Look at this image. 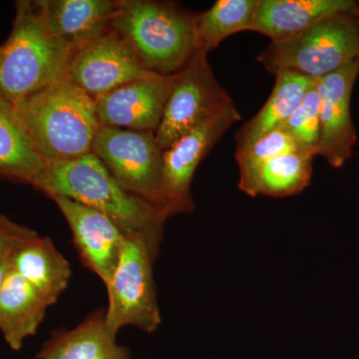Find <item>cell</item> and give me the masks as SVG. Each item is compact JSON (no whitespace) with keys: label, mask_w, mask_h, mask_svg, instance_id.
<instances>
[{"label":"cell","mask_w":359,"mask_h":359,"mask_svg":"<svg viewBox=\"0 0 359 359\" xmlns=\"http://www.w3.org/2000/svg\"><path fill=\"white\" fill-rule=\"evenodd\" d=\"M33 188L47 197H65L102 212L127 235L138 236L156 257L164 237L166 215L137 199L113 179L93 153L47 163Z\"/></svg>","instance_id":"cell-1"},{"label":"cell","mask_w":359,"mask_h":359,"mask_svg":"<svg viewBox=\"0 0 359 359\" xmlns=\"http://www.w3.org/2000/svg\"><path fill=\"white\" fill-rule=\"evenodd\" d=\"M14 106L33 145L47 163L74 160L91 153L101 127L95 99L69 77Z\"/></svg>","instance_id":"cell-2"},{"label":"cell","mask_w":359,"mask_h":359,"mask_svg":"<svg viewBox=\"0 0 359 359\" xmlns=\"http://www.w3.org/2000/svg\"><path fill=\"white\" fill-rule=\"evenodd\" d=\"M196 18L197 14L175 2L119 0L110 27L146 70L172 76L200 50Z\"/></svg>","instance_id":"cell-3"},{"label":"cell","mask_w":359,"mask_h":359,"mask_svg":"<svg viewBox=\"0 0 359 359\" xmlns=\"http://www.w3.org/2000/svg\"><path fill=\"white\" fill-rule=\"evenodd\" d=\"M74 52L49 32L36 0H18L13 29L0 45V96L16 105L68 76Z\"/></svg>","instance_id":"cell-4"},{"label":"cell","mask_w":359,"mask_h":359,"mask_svg":"<svg viewBox=\"0 0 359 359\" xmlns=\"http://www.w3.org/2000/svg\"><path fill=\"white\" fill-rule=\"evenodd\" d=\"M359 58V16L337 14L306 32L271 43L257 61L273 75L292 71L320 79Z\"/></svg>","instance_id":"cell-5"},{"label":"cell","mask_w":359,"mask_h":359,"mask_svg":"<svg viewBox=\"0 0 359 359\" xmlns=\"http://www.w3.org/2000/svg\"><path fill=\"white\" fill-rule=\"evenodd\" d=\"M91 153L130 195L170 218L163 178V151L155 132L111 128L97 131Z\"/></svg>","instance_id":"cell-6"},{"label":"cell","mask_w":359,"mask_h":359,"mask_svg":"<svg viewBox=\"0 0 359 359\" xmlns=\"http://www.w3.org/2000/svg\"><path fill=\"white\" fill-rule=\"evenodd\" d=\"M156 259L143 238L125 236L119 263L105 285V323L114 337L126 327L153 334L162 323L153 276Z\"/></svg>","instance_id":"cell-7"},{"label":"cell","mask_w":359,"mask_h":359,"mask_svg":"<svg viewBox=\"0 0 359 359\" xmlns=\"http://www.w3.org/2000/svg\"><path fill=\"white\" fill-rule=\"evenodd\" d=\"M233 104L230 94L215 76L208 54L198 50L186 67L173 75L164 113L155 133L160 148L167 150L201 123Z\"/></svg>","instance_id":"cell-8"},{"label":"cell","mask_w":359,"mask_h":359,"mask_svg":"<svg viewBox=\"0 0 359 359\" xmlns=\"http://www.w3.org/2000/svg\"><path fill=\"white\" fill-rule=\"evenodd\" d=\"M240 120V112L233 104L163 151L164 190L171 216L194 211L192 183L196 170L219 139Z\"/></svg>","instance_id":"cell-9"},{"label":"cell","mask_w":359,"mask_h":359,"mask_svg":"<svg viewBox=\"0 0 359 359\" xmlns=\"http://www.w3.org/2000/svg\"><path fill=\"white\" fill-rule=\"evenodd\" d=\"M149 74L131 47L111 27L75 50L67 72L94 99Z\"/></svg>","instance_id":"cell-10"},{"label":"cell","mask_w":359,"mask_h":359,"mask_svg":"<svg viewBox=\"0 0 359 359\" xmlns=\"http://www.w3.org/2000/svg\"><path fill=\"white\" fill-rule=\"evenodd\" d=\"M358 74L359 58L318 79L320 133L316 156L337 169L353 156L358 141L351 118V99Z\"/></svg>","instance_id":"cell-11"},{"label":"cell","mask_w":359,"mask_h":359,"mask_svg":"<svg viewBox=\"0 0 359 359\" xmlns=\"http://www.w3.org/2000/svg\"><path fill=\"white\" fill-rule=\"evenodd\" d=\"M172 80L173 75L151 73L98 97L95 105L100 126L156 133Z\"/></svg>","instance_id":"cell-12"},{"label":"cell","mask_w":359,"mask_h":359,"mask_svg":"<svg viewBox=\"0 0 359 359\" xmlns=\"http://www.w3.org/2000/svg\"><path fill=\"white\" fill-rule=\"evenodd\" d=\"M65 217L80 259L104 285L119 263L125 233L115 222L92 208L65 197L51 198Z\"/></svg>","instance_id":"cell-13"},{"label":"cell","mask_w":359,"mask_h":359,"mask_svg":"<svg viewBox=\"0 0 359 359\" xmlns=\"http://www.w3.org/2000/svg\"><path fill=\"white\" fill-rule=\"evenodd\" d=\"M359 16L353 0H259L250 32L271 41L290 39L337 14Z\"/></svg>","instance_id":"cell-14"},{"label":"cell","mask_w":359,"mask_h":359,"mask_svg":"<svg viewBox=\"0 0 359 359\" xmlns=\"http://www.w3.org/2000/svg\"><path fill=\"white\" fill-rule=\"evenodd\" d=\"M36 1L51 34L74 50L109 29L118 4L113 0Z\"/></svg>","instance_id":"cell-15"},{"label":"cell","mask_w":359,"mask_h":359,"mask_svg":"<svg viewBox=\"0 0 359 359\" xmlns=\"http://www.w3.org/2000/svg\"><path fill=\"white\" fill-rule=\"evenodd\" d=\"M34 359H136L120 346L105 323V309H98L71 330L54 332Z\"/></svg>","instance_id":"cell-16"},{"label":"cell","mask_w":359,"mask_h":359,"mask_svg":"<svg viewBox=\"0 0 359 359\" xmlns=\"http://www.w3.org/2000/svg\"><path fill=\"white\" fill-rule=\"evenodd\" d=\"M11 268L36 290L49 306L57 302L69 285V262L51 238L35 237L23 243L9 259Z\"/></svg>","instance_id":"cell-17"},{"label":"cell","mask_w":359,"mask_h":359,"mask_svg":"<svg viewBox=\"0 0 359 359\" xmlns=\"http://www.w3.org/2000/svg\"><path fill=\"white\" fill-rule=\"evenodd\" d=\"M49 304L20 275L9 269L0 290V332L7 346L20 351L34 337Z\"/></svg>","instance_id":"cell-18"},{"label":"cell","mask_w":359,"mask_h":359,"mask_svg":"<svg viewBox=\"0 0 359 359\" xmlns=\"http://www.w3.org/2000/svg\"><path fill=\"white\" fill-rule=\"evenodd\" d=\"M46 166L15 106L0 96V179L33 186Z\"/></svg>","instance_id":"cell-19"},{"label":"cell","mask_w":359,"mask_h":359,"mask_svg":"<svg viewBox=\"0 0 359 359\" xmlns=\"http://www.w3.org/2000/svg\"><path fill=\"white\" fill-rule=\"evenodd\" d=\"M266 102L237 134V148L254 143L264 135L280 128L301 104L316 79L292 71H280Z\"/></svg>","instance_id":"cell-20"},{"label":"cell","mask_w":359,"mask_h":359,"mask_svg":"<svg viewBox=\"0 0 359 359\" xmlns=\"http://www.w3.org/2000/svg\"><path fill=\"white\" fill-rule=\"evenodd\" d=\"M316 157L295 150L269 160L257 171L247 195L285 198L302 193L311 184Z\"/></svg>","instance_id":"cell-21"},{"label":"cell","mask_w":359,"mask_h":359,"mask_svg":"<svg viewBox=\"0 0 359 359\" xmlns=\"http://www.w3.org/2000/svg\"><path fill=\"white\" fill-rule=\"evenodd\" d=\"M257 6L259 0H218L208 11L197 13L200 50L210 53L231 35L250 30Z\"/></svg>","instance_id":"cell-22"},{"label":"cell","mask_w":359,"mask_h":359,"mask_svg":"<svg viewBox=\"0 0 359 359\" xmlns=\"http://www.w3.org/2000/svg\"><path fill=\"white\" fill-rule=\"evenodd\" d=\"M299 150L294 139L282 128L264 135L259 140L237 148L236 161L238 168V188L247 195L255 177L264 163L276 156Z\"/></svg>","instance_id":"cell-23"},{"label":"cell","mask_w":359,"mask_h":359,"mask_svg":"<svg viewBox=\"0 0 359 359\" xmlns=\"http://www.w3.org/2000/svg\"><path fill=\"white\" fill-rule=\"evenodd\" d=\"M320 98L318 79L306 92L301 104L280 128L294 139L299 150L316 156L320 133Z\"/></svg>","instance_id":"cell-24"},{"label":"cell","mask_w":359,"mask_h":359,"mask_svg":"<svg viewBox=\"0 0 359 359\" xmlns=\"http://www.w3.org/2000/svg\"><path fill=\"white\" fill-rule=\"evenodd\" d=\"M36 235V231L29 226L18 223L0 212V261L11 259L14 250Z\"/></svg>","instance_id":"cell-25"},{"label":"cell","mask_w":359,"mask_h":359,"mask_svg":"<svg viewBox=\"0 0 359 359\" xmlns=\"http://www.w3.org/2000/svg\"><path fill=\"white\" fill-rule=\"evenodd\" d=\"M11 269V263L9 259H4V261H0V290H1L2 283H4V278Z\"/></svg>","instance_id":"cell-26"},{"label":"cell","mask_w":359,"mask_h":359,"mask_svg":"<svg viewBox=\"0 0 359 359\" xmlns=\"http://www.w3.org/2000/svg\"><path fill=\"white\" fill-rule=\"evenodd\" d=\"M356 2H358V9H359V1H356Z\"/></svg>","instance_id":"cell-27"}]
</instances>
